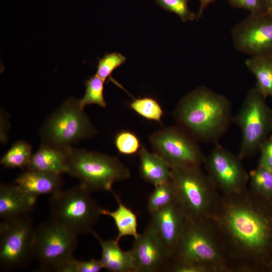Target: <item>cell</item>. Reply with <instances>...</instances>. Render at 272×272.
Instances as JSON below:
<instances>
[{
	"label": "cell",
	"instance_id": "6da1fadb",
	"mask_svg": "<svg viewBox=\"0 0 272 272\" xmlns=\"http://www.w3.org/2000/svg\"><path fill=\"white\" fill-rule=\"evenodd\" d=\"M224 250L229 272L270 271L272 199L247 187L221 195L209 220Z\"/></svg>",
	"mask_w": 272,
	"mask_h": 272
},
{
	"label": "cell",
	"instance_id": "7a4b0ae2",
	"mask_svg": "<svg viewBox=\"0 0 272 272\" xmlns=\"http://www.w3.org/2000/svg\"><path fill=\"white\" fill-rule=\"evenodd\" d=\"M173 115L178 125L197 141L215 144L227 131L233 119L229 100L206 86L185 95Z\"/></svg>",
	"mask_w": 272,
	"mask_h": 272
},
{
	"label": "cell",
	"instance_id": "3957f363",
	"mask_svg": "<svg viewBox=\"0 0 272 272\" xmlns=\"http://www.w3.org/2000/svg\"><path fill=\"white\" fill-rule=\"evenodd\" d=\"M170 182L175 201L186 220L210 219L221 194L201 166L171 168Z\"/></svg>",
	"mask_w": 272,
	"mask_h": 272
},
{
	"label": "cell",
	"instance_id": "277c9868",
	"mask_svg": "<svg viewBox=\"0 0 272 272\" xmlns=\"http://www.w3.org/2000/svg\"><path fill=\"white\" fill-rule=\"evenodd\" d=\"M67 174L78 179L90 192H112L113 184L130 176V172L116 157L70 147L66 148Z\"/></svg>",
	"mask_w": 272,
	"mask_h": 272
},
{
	"label": "cell",
	"instance_id": "5b68a950",
	"mask_svg": "<svg viewBox=\"0 0 272 272\" xmlns=\"http://www.w3.org/2000/svg\"><path fill=\"white\" fill-rule=\"evenodd\" d=\"M171 261L201 264L212 272H229L224 250L209 220H186Z\"/></svg>",
	"mask_w": 272,
	"mask_h": 272
},
{
	"label": "cell",
	"instance_id": "8992f818",
	"mask_svg": "<svg viewBox=\"0 0 272 272\" xmlns=\"http://www.w3.org/2000/svg\"><path fill=\"white\" fill-rule=\"evenodd\" d=\"M91 193L80 185L51 195L49 200L50 220L77 236L92 234L102 208Z\"/></svg>",
	"mask_w": 272,
	"mask_h": 272
},
{
	"label": "cell",
	"instance_id": "52a82bcc",
	"mask_svg": "<svg viewBox=\"0 0 272 272\" xmlns=\"http://www.w3.org/2000/svg\"><path fill=\"white\" fill-rule=\"evenodd\" d=\"M96 133L79 99L70 98L48 117L40 130L42 143L61 148Z\"/></svg>",
	"mask_w": 272,
	"mask_h": 272
},
{
	"label": "cell",
	"instance_id": "ba28073f",
	"mask_svg": "<svg viewBox=\"0 0 272 272\" xmlns=\"http://www.w3.org/2000/svg\"><path fill=\"white\" fill-rule=\"evenodd\" d=\"M254 87L247 94L241 108L232 119L240 128L242 142L238 156L242 160L254 156L272 131V109Z\"/></svg>",
	"mask_w": 272,
	"mask_h": 272
},
{
	"label": "cell",
	"instance_id": "9c48e42d",
	"mask_svg": "<svg viewBox=\"0 0 272 272\" xmlns=\"http://www.w3.org/2000/svg\"><path fill=\"white\" fill-rule=\"evenodd\" d=\"M35 231L30 215L0 224V266L5 270L26 268L34 258Z\"/></svg>",
	"mask_w": 272,
	"mask_h": 272
},
{
	"label": "cell",
	"instance_id": "30bf717a",
	"mask_svg": "<svg viewBox=\"0 0 272 272\" xmlns=\"http://www.w3.org/2000/svg\"><path fill=\"white\" fill-rule=\"evenodd\" d=\"M154 152L171 168L201 166L206 156L197 141L179 125L164 128L149 138Z\"/></svg>",
	"mask_w": 272,
	"mask_h": 272
},
{
	"label": "cell",
	"instance_id": "8fae6325",
	"mask_svg": "<svg viewBox=\"0 0 272 272\" xmlns=\"http://www.w3.org/2000/svg\"><path fill=\"white\" fill-rule=\"evenodd\" d=\"M77 236L51 220L40 224L35 231L34 258L39 269L57 271L74 258L78 245Z\"/></svg>",
	"mask_w": 272,
	"mask_h": 272
},
{
	"label": "cell",
	"instance_id": "7c38bea8",
	"mask_svg": "<svg viewBox=\"0 0 272 272\" xmlns=\"http://www.w3.org/2000/svg\"><path fill=\"white\" fill-rule=\"evenodd\" d=\"M242 160L218 143L206 156V173L221 195L238 194L248 187L249 175Z\"/></svg>",
	"mask_w": 272,
	"mask_h": 272
},
{
	"label": "cell",
	"instance_id": "4fadbf2b",
	"mask_svg": "<svg viewBox=\"0 0 272 272\" xmlns=\"http://www.w3.org/2000/svg\"><path fill=\"white\" fill-rule=\"evenodd\" d=\"M231 36L237 51L250 57H272L271 14H250L233 28Z\"/></svg>",
	"mask_w": 272,
	"mask_h": 272
},
{
	"label": "cell",
	"instance_id": "5bb4252c",
	"mask_svg": "<svg viewBox=\"0 0 272 272\" xmlns=\"http://www.w3.org/2000/svg\"><path fill=\"white\" fill-rule=\"evenodd\" d=\"M129 252L134 272L166 271L171 261L164 245L149 224L142 234L134 238Z\"/></svg>",
	"mask_w": 272,
	"mask_h": 272
},
{
	"label": "cell",
	"instance_id": "9a60e30c",
	"mask_svg": "<svg viewBox=\"0 0 272 272\" xmlns=\"http://www.w3.org/2000/svg\"><path fill=\"white\" fill-rule=\"evenodd\" d=\"M150 216L149 225L164 245L171 260L186 219L175 201Z\"/></svg>",
	"mask_w": 272,
	"mask_h": 272
},
{
	"label": "cell",
	"instance_id": "2e32d148",
	"mask_svg": "<svg viewBox=\"0 0 272 272\" xmlns=\"http://www.w3.org/2000/svg\"><path fill=\"white\" fill-rule=\"evenodd\" d=\"M38 197L32 196L19 185L1 184L0 217L10 220L30 215Z\"/></svg>",
	"mask_w": 272,
	"mask_h": 272
},
{
	"label": "cell",
	"instance_id": "e0dca14e",
	"mask_svg": "<svg viewBox=\"0 0 272 272\" xmlns=\"http://www.w3.org/2000/svg\"><path fill=\"white\" fill-rule=\"evenodd\" d=\"M14 183L29 194L38 197L43 194L52 195L61 190L63 181L61 175L41 171L24 170L17 176Z\"/></svg>",
	"mask_w": 272,
	"mask_h": 272
},
{
	"label": "cell",
	"instance_id": "ac0fdd59",
	"mask_svg": "<svg viewBox=\"0 0 272 272\" xmlns=\"http://www.w3.org/2000/svg\"><path fill=\"white\" fill-rule=\"evenodd\" d=\"M66 148L42 143L38 150L32 154L25 170L41 171L61 175L67 173Z\"/></svg>",
	"mask_w": 272,
	"mask_h": 272
},
{
	"label": "cell",
	"instance_id": "d6986e66",
	"mask_svg": "<svg viewBox=\"0 0 272 272\" xmlns=\"http://www.w3.org/2000/svg\"><path fill=\"white\" fill-rule=\"evenodd\" d=\"M101 248L100 259L103 268L111 272H134L133 260L129 251H124L115 239L105 240L95 231L92 233Z\"/></svg>",
	"mask_w": 272,
	"mask_h": 272
},
{
	"label": "cell",
	"instance_id": "ffe728a7",
	"mask_svg": "<svg viewBox=\"0 0 272 272\" xmlns=\"http://www.w3.org/2000/svg\"><path fill=\"white\" fill-rule=\"evenodd\" d=\"M138 154L140 173L144 180L154 186L170 180L171 168L161 157L143 146Z\"/></svg>",
	"mask_w": 272,
	"mask_h": 272
},
{
	"label": "cell",
	"instance_id": "44dd1931",
	"mask_svg": "<svg viewBox=\"0 0 272 272\" xmlns=\"http://www.w3.org/2000/svg\"><path fill=\"white\" fill-rule=\"evenodd\" d=\"M111 192L118 203L117 208L113 211L102 209L101 214L109 216L114 220L118 231L116 237L117 241H119L121 238L126 236L136 238L139 235L136 214L122 203L120 196L116 192L114 191Z\"/></svg>",
	"mask_w": 272,
	"mask_h": 272
},
{
	"label": "cell",
	"instance_id": "7402d4cb",
	"mask_svg": "<svg viewBox=\"0 0 272 272\" xmlns=\"http://www.w3.org/2000/svg\"><path fill=\"white\" fill-rule=\"evenodd\" d=\"M245 63L256 79L257 90L265 97H272V57H250Z\"/></svg>",
	"mask_w": 272,
	"mask_h": 272
},
{
	"label": "cell",
	"instance_id": "603a6c76",
	"mask_svg": "<svg viewBox=\"0 0 272 272\" xmlns=\"http://www.w3.org/2000/svg\"><path fill=\"white\" fill-rule=\"evenodd\" d=\"M31 145L24 141L15 142L1 159V164L9 168H21L24 171L32 157Z\"/></svg>",
	"mask_w": 272,
	"mask_h": 272
},
{
	"label": "cell",
	"instance_id": "cb8c5ba5",
	"mask_svg": "<svg viewBox=\"0 0 272 272\" xmlns=\"http://www.w3.org/2000/svg\"><path fill=\"white\" fill-rule=\"evenodd\" d=\"M249 175V188L256 194L272 199V171L257 166Z\"/></svg>",
	"mask_w": 272,
	"mask_h": 272
},
{
	"label": "cell",
	"instance_id": "d4e9b609",
	"mask_svg": "<svg viewBox=\"0 0 272 272\" xmlns=\"http://www.w3.org/2000/svg\"><path fill=\"white\" fill-rule=\"evenodd\" d=\"M105 81L97 75H95L85 81V93L79 99L80 106L84 109L86 105L96 104L101 107L106 106L104 96Z\"/></svg>",
	"mask_w": 272,
	"mask_h": 272
},
{
	"label": "cell",
	"instance_id": "484cf974",
	"mask_svg": "<svg viewBox=\"0 0 272 272\" xmlns=\"http://www.w3.org/2000/svg\"><path fill=\"white\" fill-rule=\"evenodd\" d=\"M128 105L133 111L142 117L161 123L163 110L156 99L151 97L135 98Z\"/></svg>",
	"mask_w": 272,
	"mask_h": 272
},
{
	"label": "cell",
	"instance_id": "4316f807",
	"mask_svg": "<svg viewBox=\"0 0 272 272\" xmlns=\"http://www.w3.org/2000/svg\"><path fill=\"white\" fill-rule=\"evenodd\" d=\"M175 201V195L170 180L154 186L149 196L147 210L150 215Z\"/></svg>",
	"mask_w": 272,
	"mask_h": 272
},
{
	"label": "cell",
	"instance_id": "83f0119b",
	"mask_svg": "<svg viewBox=\"0 0 272 272\" xmlns=\"http://www.w3.org/2000/svg\"><path fill=\"white\" fill-rule=\"evenodd\" d=\"M114 141L118 152L126 156L133 155L139 153L142 147L138 135L128 130H122L117 132Z\"/></svg>",
	"mask_w": 272,
	"mask_h": 272
},
{
	"label": "cell",
	"instance_id": "f1b7e54d",
	"mask_svg": "<svg viewBox=\"0 0 272 272\" xmlns=\"http://www.w3.org/2000/svg\"><path fill=\"white\" fill-rule=\"evenodd\" d=\"M125 60L126 57L119 52L107 53L98 59L96 75L105 82L113 72Z\"/></svg>",
	"mask_w": 272,
	"mask_h": 272
},
{
	"label": "cell",
	"instance_id": "f546056e",
	"mask_svg": "<svg viewBox=\"0 0 272 272\" xmlns=\"http://www.w3.org/2000/svg\"><path fill=\"white\" fill-rule=\"evenodd\" d=\"M156 3L165 10L177 15L183 22L192 21L196 15L190 11L188 0H155Z\"/></svg>",
	"mask_w": 272,
	"mask_h": 272
},
{
	"label": "cell",
	"instance_id": "4dcf8cb0",
	"mask_svg": "<svg viewBox=\"0 0 272 272\" xmlns=\"http://www.w3.org/2000/svg\"><path fill=\"white\" fill-rule=\"evenodd\" d=\"M100 260L91 259L86 261L77 260L75 257L61 265L57 272H99L103 269Z\"/></svg>",
	"mask_w": 272,
	"mask_h": 272
},
{
	"label": "cell",
	"instance_id": "1f68e13d",
	"mask_svg": "<svg viewBox=\"0 0 272 272\" xmlns=\"http://www.w3.org/2000/svg\"><path fill=\"white\" fill-rule=\"evenodd\" d=\"M233 7L247 10L252 15L267 13L263 0H227Z\"/></svg>",
	"mask_w": 272,
	"mask_h": 272
},
{
	"label": "cell",
	"instance_id": "d6a6232c",
	"mask_svg": "<svg viewBox=\"0 0 272 272\" xmlns=\"http://www.w3.org/2000/svg\"><path fill=\"white\" fill-rule=\"evenodd\" d=\"M166 271L212 272L207 266L195 263L170 261Z\"/></svg>",
	"mask_w": 272,
	"mask_h": 272
},
{
	"label": "cell",
	"instance_id": "836d02e7",
	"mask_svg": "<svg viewBox=\"0 0 272 272\" xmlns=\"http://www.w3.org/2000/svg\"><path fill=\"white\" fill-rule=\"evenodd\" d=\"M259 152L260 155L258 166L272 171V134L262 143Z\"/></svg>",
	"mask_w": 272,
	"mask_h": 272
},
{
	"label": "cell",
	"instance_id": "e575fe53",
	"mask_svg": "<svg viewBox=\"0 0 272 272\" xmlns=\"http://www.w3.org/2000/svg\"><path fill=\"white\" fill-rule=\"evenodd\" d=\"M198 1L199 2V9H198L197 14L196 15L197 19H199L201 17L205 10L209 5L214 2L216 0H198Z\"/></svg>",
	"mask_w": 272,
	"mask_h": 272
},
{
	"label": "cell",
	"instance_id": "d590c367",
	"mask_svg": "<svg viewBox=\"0 0 272 272\" xmlns=\"http://www.w3.org/2000/svg\"><path fill=\"white\" fill-rule=\"evenodd\" d=\"M267 12L272 15V0H263Z\"/></svg>",
	"mask_w": 272,
	"mask_h": 272
},
{
	"label": "cell",
	"instance_id": "8d00e7d4",
	"mask_svg": "<svg viewBox=\"0 0 272 272\" xmlns=\"http://www.w3.org/2000/svg\"><path fill=\"white\" fill-rule=\"evenodd\" d=\"M270 271H272V263H271V265Z\"/></svg>",
	"mask_w": 272,
	"mask_h": 272
}]
</instances>
